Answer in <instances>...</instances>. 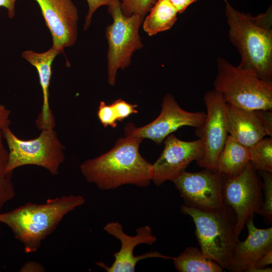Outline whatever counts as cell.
<instances>
[{"mask_svg": "<svg viewBox=\"0 0 272 272\" xmlns=\"http://www.w3.org/2000/svg\"><path fill=\"white\" fill-rule=\"evenodd\" d=\"M2 133L8 147V171L31 165L42 167L53 175L58 174L65 158L64 147L54 128L42 129L39 136L28 140L18 138L9 126Z\"/></svg>", "mask_w": 272, "mask_h": 272, "instance_id": "6", "label": "cell"}, {"mask_svg": "<svg viewBox=\"0 0 272 272\" xmlns=\"http://www.w3.org/2000/svg\"><path fill=\"white\" fill-rule=\"evenodd\" d=\"M119 5V3L108 8V12L113 18L112 24L106 29L108 43L107 77L111 86L115 84L117 70L128 66L133 52L143 46L139 28L144 17L139 15L124 16Z\"/></svg>", "mask_w": 272, "mask_h": 272, "instance_id": "7", "label": "cell"}, {"mask_svg": "<svg viewBox=\"0 0 272 272\" xmlns=\"http://www.w3.org/2000/svg\"><path fill=\"white\" fill-rule=\"evenodd\" d=\"M161 107L159 116L145 126L137 127L133 123H127L124 128L125 136L149 139L159 145L167 136L181 127H200L206 117L205 112L184 110L170 94L164 97Z\"/></svg>", "mask_w": 272, "mask_h": 272, "instance_id": "10", "label": "cell"}, {"mask_svg": "<svg viewBox=\"0 0 272 272\" xmlns=\"http://www.w3.org/2000/svg\"><path fill=\"white\" fill-rule=\"evenodd\" d=\"M20 271H44V267L39 262L28 261L26 262L21 268Z\"/></svg>", "mask_w": 272, "mask_h": 272, "instance_id": "31", "label": "cell"}, {"mask_svg": "<svg viewBox=\"0 0 272 272\" xmlns=\"http://www.w3.org/2000/svg\"><path fill=\"white\" fill-rule=\"evenodd\" d=\"M144 20L143 29L149 35L170 29L177 20L178 12L168 0H157Z\"/></svg>", "mask_w": 272, "mask_h": 272, "instance_id": "19", "label": "cell"}, {"mask_svg": "<svg viewBox=\"0 0 272 272\" xmlns=\"http://www.w3.org/2000/svg\"><path fill=\"white\" fill-rule=\"evenodd\" d=\"M180 211L192 218L202 253L223 269L230 271L233 250L236 242L234 234L236 218L233 210L228 206L222 211L208 212L182 205Z\"/></svg>", "mask_w": 272, "mask_h": 272, "instance_id": "4", "label": "cell"}, {"mask_svg": "<svg viewBox=\"0 0 272 272\" xmlns=\"http://www.w3.org/2000/svg\"><path fill=\"white\" fill-rule=\"evenodd\" d=\"M179 272H222L223 268L194 247H188L178 256L173 257Z\"/></svg>", "mask_w": 272, "mask_h": 272, "instance_id": "20", "label": "cell"}, {"mask_svg": "<svg viewBox=\"0 0 272 272\" xmlns=\"http://www.w3.org/2000/svg\"><path fill=\"white\" fill-rule=\"evenodd\" d=\"M262 182L249 162L239 173L223 177V196L226 205L234 212L236 241L247 220L257 213L263 204Z\"/></svg>", "mask_w": 272, "mask_h": 272, "instance_id": "8", "label": "cell"}, {"mask_svg": "<svg viewBox=\"0 0 272 272\" xmlns=\"http://www.w3.org/2000/svg\"><path fill=\"white\" fill-rule=\"evenodd\" d=\"M217 67L214 90L227 103L248 110H272V82L222 57L217 59Z\"/></svg>", "mask_w": 272, "mask_h": 272, "instance_id": "5", "label": "cell"}, {"mask_svg": "<svg viewBox=\"0 0 272 272\" xmlns=\"http://www.w3.org/2000/svg\"><path fill=\"white\" fill-rule=\"evenodd\" d=\"M52 38V46L62 51L74 45L78 36L77 8L72 0H35Z\"/></svg>", "mask_w": 272, "mask_h": 272, "instance_id": "14", "label": "cell"}, {"mask_svg": "<svg viewBox=\"0 0 272 272\" xmlns=\"http://www.w3.org/2000/svg\"><path fill=\"white\" fill-rule=\"evenodd\" d=\"M226 106L228 133L239 143L249 148L267 135L257 110Z\"/></svg>", "mask_w": 272, "mask_h": 272, "instance_id": "17", "label": "cell"}, {"mask_svg": "<svg viewBox=\"0 0 272 272\" xmlns=\"http://www.w3.org/2000/svg\"><path fill=\"white\" fill-rule=\"evenodd\" d=\"M89 10L86 16L84 30H87L90 26L91 18L94 12L100 7L114 6L119 3V0H86Z\"/></svg>", "mask_w": 272, "mask_h": 272, "instance_id": "26", "label": "cell"}, {"mask_svg": "<svg viewBox=\"0 0 272 272\" xmlns=\"http://www.w3.org/2000/svg\"><path fill=\"white\" fill-rule=\"evenodd\" d=\"M203 100L206 117L203 125L196 128V133L203 140L204 154L196 163L201 168L216 171L218 157L228 135L226 102L215 90L207 91Z\"/></svg>", "mask_w": 272, "mask_h": 272, "instance_id": "11", "label": "cell"}, {"mask_svg": "<svg viewBox=\"0 0 272 272\" xmlns=\"http://www.w3.org/2000/svg\"><path fill=\"white\" fill-rule=\"evenodd\" d=\"M10 111L4 106L0 105V132L11 124L10 119Z\"/></svg>", "mask_w": 272, "mask_h": 272, "instance_id": "29", "label": "cell"}, {"mask_svg": "<svg viewBox=\"0 0 272 272\" xmlns=\"http://www.w3.org/2000/svg\"><path fill=\"white\" fill-rule=\"evenodd\" d=\"M263 179L262 183L263 204L256 214L262 215L268 220L272 217V173L259 171Z\"/></svg>", "mask_w": 272, "mask_h": 272, "instance_id": "24", "label": "cell"}, {"mask_svg": "<svg viewBox=\"0 0 272 272\" xmlns=\"http://www.w3.org/2000/svg\"><path fill=\"white\" fill-rule=\"evenodd\" d=\"M249 162V148L228 135L217 159L216 172L223 177L232 176L241 172Z\"/></svg>", "mask_w": 272, "mask_h": 272, "instance_id": "18", "label": "cell"}, {"mask_svg": "<svg viewBox=\"0 0 272 272\" xmlns=\"http://www.w3.org/2000/svg\"><path fill=\"white\" fill-rule=\"evenodd\" d=\"M3 136L0 132V212L5 205L16 195L12 181L13 172L8 171V150L5 147Z\"/></svg>", "mask_w": 272, "mask_h": 272, "instance_id": "21", "label": "cell"}, {"mask_svg": "<svg viewBox=\"0 0 272 272\" xmlns=\"http://www.w3.org/2000/svg\"><path fill=\"white\" fill-rule=\"evenodd\" d=\"M85 202L80 195L48 199L44 203H27L0 213V223L8 226L26 253H34L56 229L63 217Z\"/></svg>", "mask_w": 272, "mask_h": 272, "instance_id": "3", "label": "cell"}, {"mask_svg": "<svg viewBox=\"0 0 272 272\" xmlns=\"http://www.w3.org/2000/svg\"><path fill=\"white\" fill-rule=\"evenodd\" d=\"M272 263V250L263 255L255 263L250 272H271L272 268L266 266Z\"/></svg>", "mask_w": 272, "mask_h": 272, "instance_id": "27", "label": "cell"}, {"mask_svg": "<svg viewBox=\"0 0 272 272\" xmlns=\"http://www.w3.org/2000/svg\"><path fill=\"white\" fill-rule=\"evenodd\" d=\"M268 136H272V110H257Z\"/></svg>", "mask_w": 272, "mask_h": 272, "instance_id": "28", "label": "cell"}, {"mask_svg": "<svg viewBox=\"0 0 272 272\" xmlns=\"http://www.w3.org/2000/svg\"><path fill=\"white\" fill-rule=\"evenodd\" d=\"M176 9L178 13H183L191 4L198 0H168Z\"/></svg>", "mask_w": 272, "mask_h": 272, "instance_id": "30", "label": "cell"}, {"mask_svg": "<svg viewBox=\"0 0 272 272\" xmlns=\"http://www.w3.org/2000/svg\"><path fill=\"white\" fill-rule=\"evenodd\" d=\"M138 105L126 102L121 98L109 105V112L112 120L116 123L122 121L130 115L138 112Z\"/></svg>", "mask_w": 272, "mask_h": 272, "instance_id": "25", "label": "cell"}, {"mask_svg": "<svg viewBox=\"0 0 272 272\" xmlns=\"http://www.w3.org/2000/svg\"><path fill=\"white\" fill-rule=\"evenodd\" d=\"M185 206L196 210L213 212L228 207L223 196V177L208 169L189 172L184 171L172 181Z\"/></svg>", "mask_w": 272, "mask_h": 272, "instance_id": "9", "label": "cell"}, {"mask_svg": "<svg viewBox=\"0 0 272 272\" xmlns=\"http://www.w3.org/2000/svg\"><path fill=\"white\" fill-rule=\"evenodd\" d=\"M249 159L258 171L272 173V139L263 138L249 147Z\"/></svg>", "mask_w": 272, "mask_h": 272, "instance_id": "22", "label": "cell"}, {"mask_svg": "<svg viewBox=\"0 0 272 272\" xmlns=\"http://www.w3.org/2000/svg\"><path fill=\"white\" fill-rule=\"evenodd\" d=\"M253 217L249 218L246 226L248 236L243 241L236 242L231 261L230 271L250 272L256 262L272 250V227L256 228Z\"/></svg>", "mask_w": 272, "mask_h": 272, "instance_id": "15", "label": "cell"}, {"mask_svg": "<svg viewBox=\"0 0 272 272\" xmlns=\"http://www.w3.org/2000/svg\"><path fill=\"white\" fill-rule=\"evenodd\" d=\"M143 140L132 136L120 138L108 152L84 161L80 165L82 174L88 182L103 190L126 184L149 186L152 164L140 154Z\"/></svg>", "mask_w": 272, "mask_h": 272, "instance_id": "1", "label": "cell"}, {"mask_svg": "<svg viewBox=\"0 0 272 272\" xmlns=\"http://www.w3.org/2000/svg\"><path fill=\"white\" fill-rule=\"evenodd\" d=\"M17 0H0V7L7 9L8 16L12 19L15 15V5Z\"/></svg>", "mask_w": 272, "mask_h": 272, "instance_id": "32", "label": "cell"}, {"mask_svg": "<svg viewBox=\"0 0 272 272\" xmlns=\"http://www.w3.org/2000/svg\"><path fill=\"white\" fill-rule=\"evenodd\" d=\"M164 150L152 167V181L157 186L167 180L172 181L185 171L191 162L198 161L204 154L203 141L201 138L186 142L171 133L164 140Z\"/></svg>", "mask_w": 272, "mask_h": 272, "instance_id": "12", "label": "cell"}, {"mask_svg": "<svg viewBox=\"0 0 272 272\" xmlns=\"http://www.w3.org/2000/svg\"><path fill=\"white\" fill-rule=\"evenodd\" d=\"M103 229L121 243L119 250L113 254L114 260L110 266H107L102 261L96 262V264L107 272H134L138 261L148 258L173 259V257L163 255L158 251H150L137 256L133 255V250L137 245L140 244L152 245L156 242L157 238L153 235L152 229L149 226L139 228L134 236L125 233L122 225L118 222H109Z\"/></svg>", "mask_w": 272, "mask_h": 272, "instance_id": "13", "label": "cell"}, {"mask_svg": "<svg viewBox=\"0 0 272 272\" xmlns=\"http://www.w3.org/2000/svg\"><path fill=\"white\" fill-rule=\"evenodd\" d=\"M225 14L229 38L238 50L242 70L272 82V9L256 16L234 9L227 0Z\"/></svg>", "mask_w": 272, "mask_h": 272, "instance_id": "2", "label": "cell"}, {"mask_svg": "<svg viewBox=\"0 0 272 272\" xmlns=\"http://www.w3.org/2000/svg\"><path fill=\"white\" fill-rule=\"evenodd\" d=\"M156 2V0H119V7L126 17L139 15L144 17Z\"/></svg>", "mask_w": 272, "mask_h": 272, "instance_id": "23", "label": "cell"}, {"mask_svg": "<svg viewBox=\"0 0 272 272\" xmlns=\"http://www.w3.org/2000/svg\"><path fill=\"white\" fill-rule=\"evenodd\" d=\"M62 52L52 46L43 52L27 50L22 53V57L37 70L43 94V103L41 112L36 120L40 130L55 127V119L49 103V87L52 75V64L55 57Z\"/></svg>", "mask_w": 272, "mask_h": 272, "instance_id": "16", "label": "cell"}]
</instances>
